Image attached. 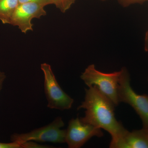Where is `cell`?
Instances as JSON below:
<instances>
[{
  "mask_svg": "<svg viewBox=\"0 0 148 148\" xmlns=\"http://www.w3.org/2000/svg\"><path fill=\"white\" fill-rule=\"evenodd\" d=\"M84 101L77 110H86L85 116L80 118L83 123L104 129L110 134V147L117 141L127 130L115 116V106L95 86L85 88Z\"/></svg>",
  "mask_w": 148,
  "mask_h": 148,
  "instance_id": "1",
  "label": "cell"
},
{
  "mask_svg": "<svg viewBox=\"0 0 148 148\" xmlns=\"http://www.w3.org/2000/svg\"><path fill=\"white\" fill-rule=\"evenodd\" d=\"M122 73V69L119 71L109 73H103L95 69L94 64H91L82 73L81 78L88 87L96 86L116 107L120 103L118 90Z\"/></svg>",
  "mask_w": 148,
  "mask_h": 148,
  "instance_id": "2",
  "label": "cell"
},
{
  "mask_svg": "<svg viewBox=\"0 0 148 148\" xmlns=\"http://www.w3.org/2000/svg\"><path fill=\"white\" fill-rule=\"evenodd\" d=\"M122 70L118 90L119 101L130 105L140 117L143 128H148V95L136 93L130 86V77L127 70L125 68Z\"/></svg>",
  "mask_w": 148,
  "mask_h": 148,
  "instance_id": "3",
  "label": "cell"
},
{
  "mask_svg": "<svg viewBox=\"0 0 148 148\" xmlns=\"http://www.w3.org/2000/svg\"><path fill=\"white\" fill-rule=\"evenodd\" d=\"M64 123L61 117L51 123L27 133H14L11 136L12 142L23 143L28 141L54 143H66V130H62Z\"/></svg>",
  "mask_w": 148,
  "mask_h": 148,
  "instance_id": "4",
  "label": "cell"
},
{
  "mask_svg": "<svg viewBox=\"0 0 148 148\" xmlns=\"http://www.w3.org/2000/svg\"><path fill=\"white\" fill-rule=\"evenodd\" d=\"M41 69L44 75L45 92L48 108L61 111L71 109L74 100L61 88L50 65L44 63L41 65Z\"/></svg>",
  "mask_w": 148,
  "mask_h": 148,
  "instance_id": "5",
  "label": "cell"
},
{
  "mask_svg": "<svg viewBox=\"0 0 148 148\" xmlns=\"http://www.w3.org/2000/svg\"><path fill=\"white\" fill-rule=\"evenodd\" d=\"M66 143L70 148H79L93 137H103L101 129L83 123L79 117L72 119L66 130Z\"/></svg>",
  "mask_w": 148,
  "mask_h": 148,
  "instance_id": "6",
  "label": "cell"
},
{
  "mask_svg": "<svg viewBox=\"0 0 148 148\" xmlns=\"http://www.w3.org/2000/svg\"><path fill=\"white\" fill-rule=\"evenodd\" d=\"M44 7V5L36 3H19L13 14L10 24L17 26L24 34L33 31L32 19L39 18L46 15Z\"/></svg>",
  "mask_w": 148,
  "mask_h": 148,
  "instance_id": "7",
  "label": "cell"
},
{
  "mask_svg": "<svg viewBox=\"0 0 148 148\" xmlns=\"http://www.w3.org/2000/svg\"><path fill=\"white\" fill-rule=\"evenodd\" d=\"M112 148H148V137L143 128L130 132L126 130Z\"/></svg>",
  "mask_w": 148,
  "mask_h": 148,
  "instance_id": "8",
  "label": "cell"
},
{
  "mask_svg": "<svg viewBox=\"0 0 148 148\" xmlns=\"http://www.w3.org/2000/svg\"><path fill=\"white\" fill-rule=\"evenodd\" d=\"M18 0H0V20L4 24H10L12 16L19 4Z\"/></svg>",
  "mask_w": 148,
  "mask_h": 148,
  "instance_id": "9",
  "label": "cell"
},
{
  "mask_svg": "<svg viewBox=\"0 0 148 148\" xmlns=\"http://www.w3.org/2000/svg\"><path fill=\"white\" fill-rule=\"evenodd\" d=\"M75 0H53V4L62 12H65L71 8Z\"/></svg>",
  "mask_w": 148,
  "mask_h": 148,
  "instance_id": "10",
  "label": "cell"
},
{
  "mask_svg": "<svg viewBox=\"0 0 148 148\" xmlns=\"http://www.w3.org/2000/svg\"><path fill=\"white\" fill-rule=\"evenodd\" d=\"M19 3H34L44 5L53 4V0H18Z\"/></svg>",
  "mask_w": 148,
  "mask_h": 148,
  "instance_id": "11",
  "label": "cell"
},
{
  "mask_svg": "<svg viewBox=\"0 0 148 148\" xmlns=\"http://www.w3.org/2000/svg\"><path fill=\"white\" fill-rule=\"evenodd\" d=\"M0 148H22L21 143L16 142L11 143H0Z\"/></svg>",
  "mask_w": 148,
  "mask_h": 148,
  "instance_id": "12",
  "label": "cell"
},
{
  "mask_svg": "<svg viewBox=\"0 0 148 148\" xmlns=\"http://www.w3.org/2000/svg\"><path fill=\"white\" fill-rule=\"evenodd\" d=\"M123 5H128L134 3H142L148 0H120Z\"/></svg>",
  "mask_w": 148,
  "mask_h": 148,
  "instance_id": "13",
  "label": "cell"
},
{
  "mask_svg": "<svg viewBox=\"0 0 148 148\" xmlns=\"http://www.w3.org/2000/svg\"><path fill=\"white\" fill-rule=\"evenodd\" d=\"M6 77L5 73L0 71V91L2 88L3 84Z\"/></svg>",
  "mask_w": 148,
  "mask_h": 148,
  "instance_id": "14",
  "label": "cell"
},
{
  "mask_svg": "<svg viewBox=\"0 0 148 148\" xmlns=\"http://www.w3.org/2000/svg\"><path fill=\"white\" fill-rule=\"evenodd\" d=\"M145 50L148 51V31L146 33L145 40Z\"/></svg>",
  "mask_w": 148,
  "mask_h": 148,
  "instance_id": "15",
  "label": "cell"
},
{
  "mask_svg": "<svg viewBox=\"0 0 148 148\" xmlns=\"http://www.w3.org/2000/svg\"><path fill=\"white\" fill-rule=\"evenodd\" d=\"M144 129V130L145 131L146 133H147V135L148 137V128H143Z\"/></svg>",
  "mask_w": 148,
  "mask_h": 148,
  "instance_id": "16",
  "label": "cell"
}]
</instances>
